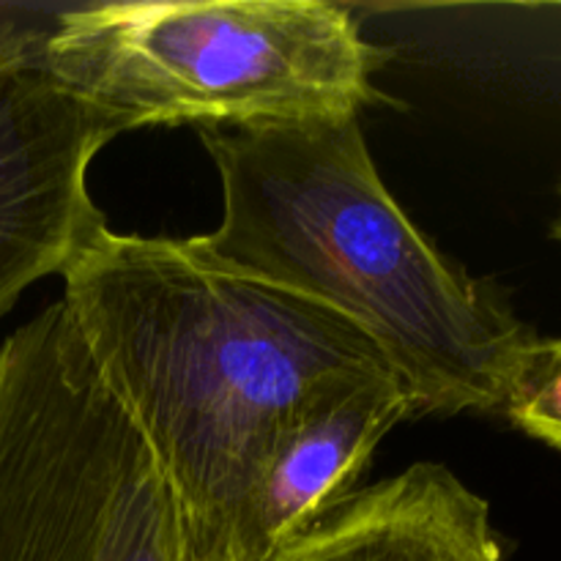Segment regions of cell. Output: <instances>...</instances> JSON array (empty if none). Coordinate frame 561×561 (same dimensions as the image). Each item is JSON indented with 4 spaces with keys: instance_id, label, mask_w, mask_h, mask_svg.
<instances>
[{
    "instance_id": "6da1fadb",
    "label": "cell",
    "mask_w": 561,
    "mask_h": 561,
    "mask_svg": "<svg viewBox=\"0 0 561 561\" xmlns=\"http://www.w3.org/2000/svg\"><path fill=\"white\" fill-rule=\"evenodd\" d=\"M64 283L99 376L173 491L186 561H228L257 477L301 411L392 373L337 312L225 272L186 239L107 228Z\"/></svg>"
},
{
    "instance_id": "7a4b0ae2",
    "label": "cell",
    "mask_w": 561,
    "mask_h": 561,
    "mask_svg": "<svg viewBox=\"0 0 561 561\" xmlns=\"http://www.w3.org/2000/svg\"><path fill=\"white\" fill-rule=\"evenodd\" d=\"M201 137L222 181V219L186 239L195 255L345 318L387 359L416 416L504 409L537 334L405 217L359 115Z\"/></svg>"
},
{
    "instance_id": "3957f363",
    "label": "cell",
    "mask_w": 561,
    "mask_h": 561,
    "mask_svg": "<svg viewBox=\"0 0 561 561\" xmlns=\"http://www.w3.org/2000/svg\"><path fill=\"white\" fill-rule=\"evenodd\" d=\"M49 75L121 131L351 118L376 99L378 53L321 0H126L60 11Z\"/></svg>"
},
{
    "instance_id": "277c9868",
    "label": "cell",
    "mask_w": 561,
    "mask_h": 561,
    "mask_svg": "<svg viewBox=\"0 0 561 561\" xmlns=\"http://www.w3.org/2000/svg\"><path fill=\"white\" fill-rule=\"evenodd\" d=\"M0 561H186L173 491L64 301L0 345Z\"/></svg>"
},
{
    "instance_id": "5b68a950",
    "label": "cell",
    "mask_w": 561,
    "mask_h": 561,
    "mask_svg": "<svg viewBox=\"0 0 561 561\" xmlns=\"http://www.w3.org/2000/svg\"><path fill=\"white\" fill-rule=\"evenodd\" d=\"M49 27L0 22V321L107 230L88 168L121 129L49 75Z\"/></svg>"
},
{
    "instance_id": "8992f818",
    "label": "cell",
    "mask_w": 561,
    "mask_h": 561,
    "mask_svg": "<svg viewBox=\"0 0 561 561\" xmlns=\"http://www.w3.org/2000/svg\"><path fill=\"white\" fill-rule=\"evenodd\" d=\"M414 414L392 373L354 378L301 411L274 444L228 561H266L354 493L378 442Z\"/></svg>"
},
{
    "instance_id": "52a82bcc",
    "label": "cell",
    "mask_w": 561,
    "mask_h": 561,
    "mask_svg": "<svg viewBox=\"0 0 561 561\" xmlns=\"http://www.w3.org/2000/svg\"><path fill=\"white\" fill-rule=\"evenodd\" d=\"M266 561H502L485 499L416 463L359 488Z\"/></svg>"
},
{
    "instance_id": "ba28073f",
    "label": "cell",
    "mask_w": 561,
    "mask_h": 561,
    "mask_svg": "<svg viewBox=\"0 0 561 561\" xmlns=\"http://www.w3.org/2000/svg\"><path fill=\"white\" fill-rule=\"evenodd\" d=\"M502 414L526 436L561 449V337L535 340L515 373Z\"/></svg>"
},
{
    "instance_id": "9c48e42d",
    "label": "cell",
    "mask_w": 561,
    "mask_h": 561,
    "mask_svg": "<svg viewBox=\"0 0 561 561\" xmlns=\"http://www.w3.org/2000/svg\"><path fill=\"white\" fill-rule=\"evenodd\" d=\"M559 197H561V186H559ZM551 236H553V239H557V241H559V244H561V208H559L557 219H553V228H551Z\"/></svg>"
}]
</instances>
